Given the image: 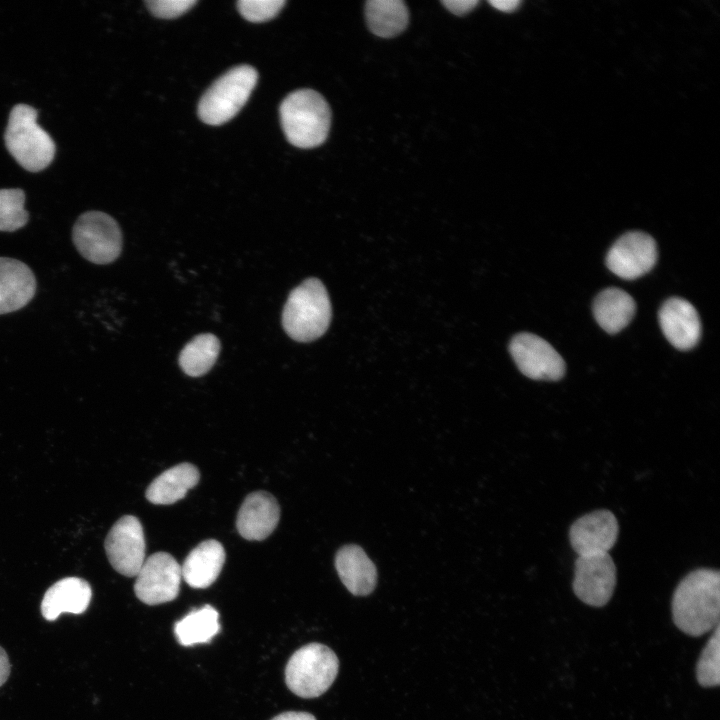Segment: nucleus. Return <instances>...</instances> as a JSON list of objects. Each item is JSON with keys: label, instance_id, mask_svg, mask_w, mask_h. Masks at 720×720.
Returning <instances> with one entry per match:
<instances>
[{"label": "nucleus", "instance_id": "f257e3e1", "mask_svg": "<svg viewBox=\"0 0 720 720\" xmlns=\"http://www.w3.org/2000/svg\"><path fill=\"white\" fill-rule=\"evenodd\" d=\"M720 573L700 568L687 574L672 598V617L683 633L698 637L719 625Z\"/></svg>", "mask_w": 720, "mask_h": 720}, {"label": "nucleus", "instance_id": "f03ea898", "mask_svg": "<svg viewBox=\"0 0 720 720\" xmlns=\"http://www.w3.org/2000/svg\"><path fill=\"white\" fill-rule=\"evenodd\" d=\"M280 117L287 140L296 147H317L328 136L330 108L314 90L301 89L289 94L281 103Z\"/></svg>", "mask_w": 720, "mask_h": 720}, {"label": "nucleus", "instance_id": "7ed1b4c3", "mask_svg": "<svg viewBox=\"0 0 720 720\" xmlns=\"http://www.w3.org/2000/svg\"><path fill=\"white\" fill-rule=\"evenodd\" d=\"M331 320V304L323 283L309 278L294 288L282 314L284 330L298 342H310L322 336Z\"/></svg>", "mask_w": 720, "mask_h": 720}, {"label": "nucleus", "instance_id": "20e7f679", "mask_svg": "<svg viewBox=\"0 0 720 720\" xmlns=\"http://www.w3.org/2000/svg\"><path fill=\"white\" fill-rule=\"evenodd\" d=\"M37 110L27 104L15 105L9 115L4 139L8 152L26 170L45 169L55 156V143L37 123Z\"/></svg>", "mask_w": 720, "mask_h": 720}, {"label": "nucleus", "instance_id": "39448f33", "mask_svg": "<svg viewBox=\"0 0 720 720\" xmlns=\"http://www.w3.org/2000/svg\"><path fill=\"white\" fill-rule=\"evenodd\" d=\"M338 668V658L329 647L310 643L290 657L285 668V681L297 696L315 698L332 685Z\"/></svg>", "mask_w": 720, "mask_h": 720}, {"label": "nucleus", "instance_id": "423d86ee", "mask_svg": "<svg viewBox=\"0 0 720 720\" xmlns=\"http://www.w3.org/2000/svg\"><path fill=\"white\" fill-rule=\"evenodd\" d=\"M257 79V71L249 65L227 71L203 94L198 105L200 119L209 125L231 120L247 102Z\"/></svg>", "mask_w": 720, "mask_h": 720}, {"label": "nucleus", "instance_id": "0eeeda50", "mask_svg": "<svg viewBox=\"0 0 720 720\" xmlns=\"http://www.w3.org/2000/svg\"><path fill=\"white\" fill-rule=\"evenodd\" d=\"M78 252L94 264L115 261L122 250V233L118 223L101 211H87L76 220L72 230Z\"/></svg>", "mask_w": 720, "mask_h": 720}, {"label": "nucleus", "instance_id": "6e6552de", "mask_svg": "<svg viewBox=\"0 0 720 720\" xmlns=\"http://www.w3.org/2000/svg\"><path fill=\"white\" fill-rule=\"evenodd\" d=\"M181 566L166 552H157L145 559L136 575L134 592L147 605L174 600L180 590Z\"/></svg>", "mask_w": 720, "mask_h": 720}, {"label": "nucleus", "instance_id": "1a4fd4ad", "mask_svg": "<svg viewBox=\"0 0 720 720\" xmlns=\"http://www.w3.org/2000/svg\"><path fill=\"white\" fill-rule=\"evenodd\" d=\"M616 585V567L609 553L578 556L572 588L585 604L602 607L611 599Z\"/></svg>", "mask_w": 720, "mask_h": 720}, {"label": "nucleus", "instance_id": "9d476101", "mask_svg": "<svg viewBox=\"0 0 720 720\" xmlns=\"http://www.w3.org/2000/svg\"><path fill=\"white\" fill-rule=\"evenodd\" d=\"M104 545L108 560L118 573L137 575L145 561V538L138 518L121 517L110 529Z\"/></svg>", "mask_w": 720, "mask_h": 720}, {"label": "nucleus", "instance_id": "9b49d317", "mask_svg": "<svg viewBox=\"0 0 720 720\" xmlns=\"http://www.w3.org/2000/svg\"><path fill=\"white\" fill-rule=\"evenodd\" d=\"M509 350L519 370L531 379L556 381L565 373V363L559 353L535 334H517Z\"/></svg>", "mask_w": 720, "mask_h": 720}, {"label": "nucleus", "instance_id": "f8f14e48", "mask_svg": "<svg viewBox=\"0 0 720 720\" xmlns=\"http://www.w3.org/2000/svg\"><path fill=\"white\" fill-rule=\"evenodd\" d=\"M657 261L655 240L644 232L622 235L607 253V267L620 278L633 280L649 272Z\"/></svg>", "mask_w": 720, "mask_h": 720}, {"label": "nucleus", "instance_id": "ddd939ff", "mask_svg": "<svg viewBox=\"0 0 720 720\" xmlns=\"http://www.w3.org/2000/svg\"><path fill=\"white\" fill-rule=\"evenodd\" d=\"M619 525L615 515L605 509L579 517L571 525L569 540L578 556L608 553L617 541Z\"/></svg>", "mask_w": 720, "mask_h": 720}, {"label": "nucleus", "instance_id": "4468645a", "mask_svg": "<svg viewBox=\"0 0 720 720\" xmlns=\"http://www.w3.org/2000/svg\"><path fill=\"white\" fill-rule=\"evenodd\" d=\"M659 323L664 336L677 349L693 348L701 336V323L696 309L688 301L673 297L659 310Z\"/></svg>", "mask_w": 720, "mask_h": 720}, {"label": "nucleus", "instance_id": "2eb2a0df", "mask_svg": "<svg viewBox=\"0 0 720 720\" xmlns=\"http://www.w3.org/2000/svg\"><path fill=\"white\" fill-rule=\"evenodd\" d=\"M280 518L277 500L271 494L257 491L243 501L236 520L240 535L250 541L267 538L276 528Z\"/></svg>", "mask_w": 720, "mask_h": 720}, {"label": "nucleus", "instance_id": "dca6fc26", "mask_svg": "<svg viewBox=\"0 0 720 720\" xmlns=\"http://www.w3.org/2000/svg\"><path fill=\"white\" fill-rule=\"evenodd\" d=\"M36 278L20 260L0 257V315L26 306L36 293Z\"/></svg>", "mask_w": 720, "mask_h": 720}, {"label": "nucleus", "instance_id": "f3484780", "mask_svg": "<svg viewBox=\"0 0 720 720\" xmlns=\"http://www.w3.org/2000/svg\"><path fill=\"white\" fill-rule=\"evenodd\" d=\"M92 590L89 583L78 577L63 578L46 592L41 612L46 620L53 621L61 613L81 614L89 606Z\"/></svg>", "mask_w": 720, "mask_h": 720}, {"label": "nucleus", "instance_id": "a211bd4d", "mask_svg": "<svg viewBox=\"0 0 720 720\" xmlns=\"http://www.w3.org/2000/svg\"><path fill=\"white\" fill-rule=\"evenodd\" d=\"M335 567L345 587L355 596L370 594L377 582L376 567L365 551L354 544L340 548Z\"/></svg>", "mask_w": 720, "mask_h": 720}, {"label": "nucleus", "instance_id": "6ab92c4d", "mask_svg": "<svg viewBox=\"0 0 720 720\" xmlns=\"http://www.w3.org/2000/svg\"><path fill=\"white\" fill-rule=\"evenodd\" d=\"M225 562L220 542L209 539L198 544L181 566L182 578L192 588L204 589L218 578Z\"/></svg>", "mask_w": 720, "mask_h": 720}, {"label": "nucleus", "instance_id": "aec40b11", "mask_svg": "<svg viewBox=\"0 0 720 720\" xmlns=\"http://www.w3.org/2000/svg\"><path fill=\"white\" fill-rule=\"evenodd\" d=\"M198 469L191 463H180L156 477L146 490V498L153 504L168 505L184 498L187 491L199 482Z\"/></svg>", "mask_w": 720, "mask_h": 720}, {"label": "nucleus", "instance_id": "412c9836", "mask_svg": "<svg viewBox=\"0 0 720 720\" xmlns=\"http://www.w3.org/2000/svg\"><path fill=\"white\" fill-rule=\"evenodd\" d=\"M636 310L634 299L619 288H607L594 300L593 313L598 324L608 333L614 334L625 328Z\"/></svg>", "mask_w": 720, "mask_h": 720}, {"label": "nucleus", "instance_id": "4be33fe9", "mask_svg": "<svg viewBox=\"0 0 720 720\" xmlns=\"http://www.w3.org/2000/svg\"><path fill=\"white\" fill-rule=\"evenodd\" d=\"M365 14L369 29L384 38L403 32L409 19L407 7L401 0L368 1Z\"/></svg>", "mask_w": 720, "mask_h": 720}, {"label": "nucleus", "instance_id": "5701e85b", "mask_svg": "<svg viewBox=\"0 0 720 720\" xmlns=\"http://www.w3.org/2000/svg\"><path fill=\"white\" fill-rule=\"evenodd\" d=\"M219 614L210 605L195 609L176 622L175 636L182 646L208 643L219 632Z\"/></svg>", "mask_w": 720, "mask_h": 720}, {"label": "nucleus", "instance_id": "b1692460", "mask_svg": "<svg viewBox=\"0 0 720 720\" xmlns=\"http://www.w3.org/2000/svg\"><path fill=\"white\" fill-rule=\"evenodd\" d=\"M219 352L220 341L215 335L200 334L182 349L179 355V365L189 376H202L213 367Z\"/></svg>", "mask_w": 720, "mask_h": 720}, {"label": "nucleus", "instance_id": "393cba45", "mask_svg": "<svg viewBox=\"0 0 720 720\" xmlns=\"http://www.w3.org/2000/svg\"><path fill=\"white\" fill-rule=\"evenodd\" d=\"M25 193L18 188L0 189V231L13 232L24 227L29 214L24 208Z\"/></svg>", "mask_w": 720, "mask_h": 720}, {"label": "nucleus", "instance_id": "a878e982", "mask_svg": "<svg viewBox=\"0 0 720 720\" xmlns=\"http://www.w3.org/2000/svg\"><path fill=\"white\" fill-rule=\"evenodd\" d=\"M719 625L704 646L696 666V677L702 687H716L720 681L719 670Z\"/></svg>", "mask_w": 720, "mask_h": 720}, {"label": "nucleus", "instance_id": "bb28decb", "mask_svg": "<svg viewBox=\"0 0 720 720\" xmlns=\"http://www.w3.org/2000/svg\"><path fill=\"white\" fill-rule=\"evenodd\" d=\"M285 3L284 0H241L237 6L248 21L264 22L274 18Z\"/></svg>", "mask_w": 720, "mask_h": 720}, {"label": "nucleus", "instance_id": "cd10ccee", "mask_svg": "<svg viewBox=\"0 0 720 720\" xmlns=\"http://www.w3.org/2000/svg\"><path fill=\"white\" fill-rule=\"evenodd\" d=\"M197 3L196 0H149L146 1L148 9L156 17L163 19L176 18Z\"/></svg>", "mask_w": 720, "mask_h": 720}, {"label": "nucleus", "instance_id": "c85d7f7f", "mask_svg": "<svg viewBox=\"0 0 720 720\" xmlns=\"http://www.w3.org/2000/svg\"><path fill=\"white\" fill-rule=\"evenodd\" d=\"M443 5L455 15H464L472 11L478 4L477 0H445Z\"/></svg>", "mask_w": 720, "mask_h": 720}, {"label": "nucleus", "instance_id": "c756f323", "mask_svg": "<svg viewBox=\"0 0 720 720\" xmlns=\"http://www.w3.org/2000/svg\"><path fill=\"white\" fill-rule=\"evenodd\" d=\"M271 720H316V718L307 712L288 711L275 716Z\"/></svg>", "mask_w": 720, "mask_h": 720}, {"label": "nucleus", "instance_id": "7c9ffc66", "mask_svg": "<svg viewBox=\"0 0 720 720\" xmlns=\"http://www.w3.org/2000/svg\"><path fill=\"white\" fill-rule=\"evenodd\" d=\"M10 673V664L8 660V656L4 649L0 647V686H2Z\"/></svg>", "mask_w": 720, "mask_h": 720}, {"label": "nucleus", "instance_id": "2f4dec72", "mask_svg": "<svg viewBox=\"0 0 720 720\" xmlns=\"http://www.w3.org/2000/svg\"><path fill=\"white\" fill-rule=\"evenodd\" d=\"M490 4L500 11L512 12L520 5V1H518V0H502V1L493 0V1H490Z\"/></svg>", "mask_w": 720, "mask_h": 720}]
</instances>
